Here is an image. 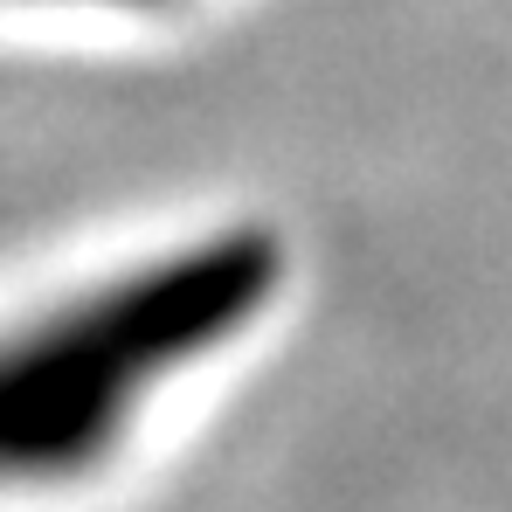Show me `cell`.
<instances>
[{
  "instance_id": "6da1fadb",
  "label": "cell",
  "mask_w": 512,
  "mask_h": 512,
  "mask_svg": "<svg viewBox=\"0 0 512 512\" xmlns=\"http://www.w3.org/2000/svg\"><path fill=\"white\" fill-rule=\"evenodd\" d=\"M270 298L250 236H173L0 305V492H63L104 471L139 416L243 340Z\"/></svg>"
},
{
  "instance_id": "7a4b0ae2",
  "label": "cell",
  "mask_w": 512,
  "mask_h": 512,
  "mask_svg": "<svg viewBox=\"0 0 512 512\" xmlns=\"http://www.w3.org/2000/svg\"><path fill=\"white\" fill-rule=\"evenodd\" d=\"M0 7H28V14H111V7H160V0H0Z\"/></svg>"
}]
</instances>
